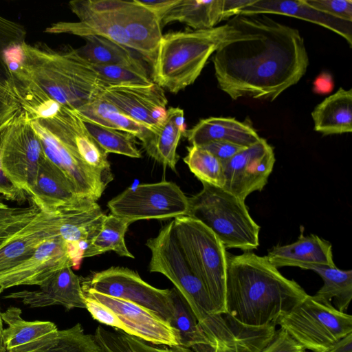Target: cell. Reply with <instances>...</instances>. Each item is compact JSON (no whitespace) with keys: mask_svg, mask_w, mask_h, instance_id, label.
Returning <instances> with one entry per match:
<instances>
[{"mask_svg":"<svg viewBox=\"0 0 352 352\" xmlns=\"http://www.w3.org/2000/svg\"><path fill=\"white\" fill-rule=\"evenodd\" d=\"M131 223L112 214L106 215L102 228L82 252V258L113 251L121 256L134 258L125 242Z\"/></svg>","mask_w":352,"mask_h":352,"instance_id":"34","label":"cell"},{"mask_svg":"<svg viewBox=\"0 0 352 352\" xmlns=\"http://www.w3.org/2000/svg\"><path fill=\"white\" fill-rule=\"evenodd\" d=\"M177 0H137V1L153 12L161 21L166 12L177 2Z\"/></svg>","mask_w":352,"mask_h":352,"instance_id":"47","label":"cell"},{"mask_svg":"<svg viewBox=\"0 0 352 352\" xmlns=\"http://www.w3.org/2000/svg\"><path fill=\"white\" fill-rule=\"evenodd\" d=\"M73 263L67 244L59 236L43 242L28 259L0 274V288L40 286L53 274Z\"/></svg>","mask_w":352,"mask_h":352,"instance_id":"17","label":"cell"},{"mask_svg":"<svg viewBox=\"0 0 352 352\" xmlns=\"http://www.w3.org/2000/svg\"><path fill=\"white\" fill-rule=\"evenodd\" d=\"M90 65L100 80L109 87L122 85L149 86L155 83L146 68L123 65Z\"/></svg>","mask_w":352,"mask_h":352,"instance_id":"39","label":"cell"},{"mask_svg":"<svg viewBox=\"0 0 352 352\" xmlns=\"http://www.w3.org/2000/svg\"><path fill=\"white\" fill-rule=\"evenodd\" d=\"M200 327L209 343L192 346L195 352H261L276 331L243 324L226 313L212 314Z\"/></svg>","mask_w":352,"mask_h":352,"instance_id":"14","label":"cell"},{"mask_svg":"<svg viewBox=\"0 0 352 352\" xmlns=\"http://www.w3.org/2000/svg\"><path fill=\"white\" fill-rule=\"evenodd\" d=\"M9 207L8 205L6 204L4 202L1 201V198L0 197V209H6Z\"/></svg>","mask_w":352,"mask_h":352,"instance_id":"50","label":"cell"},{"mask_svg":"<svg viewBox=\"0 0 352 352\" xmlns=\"http://www.w3.org/2000/svg\"><path fill=\"white\" fill-rule=\"evenodd\" d=\"M303 346L280 327L261 352H304Z\"/></svg>","mask_w":352,"mask_h":352,"instance_id":"43","label":"cell"},{"mask_svg":"<svg viewBox=\"0 0 352 352\" xmlns=\"http://www.w3.org/2000/svg\"><path fill=\"white\" fill-rule=\"evenodd\" d=\"M3 130L0 131V142ZM27 195L24 191L16 188L9 180L3 172L0 164V197L21 204L28 199Z\"/></svg>","mask_w":352,"mask_h":352,"instance_id":"45","label":"cell"},{"mask_svg":"<svg viewBox=\"0 0 352 352\" xmlns=\"http://www.w3.org/2000/svg\"><path fill=\"white\" fill-rule=\"evenodd\" d=\"M175 234L195 274L203 283L215 314L225 313L228 252L217 235L188 216L174 219Z\"/></svg>","mask_w":352,"mask_h":352,"instance_id":"7","label":"cell"},{"mask_svg":"<svg viewBox=\"0 0 352 352\" xmlns=\"http://www.w3.org/2000/svg\"><path fill=\"white\" fill-rule=\"evenodd\" d=\"M29 120L46 157L63 173L80 197L97 201L114 176L108 154L77 113L52 102L38 118Z\"/></svg>","mask_w":352,"mask_h":352,"instance_id":"3","label":"cell"},{"mask_svg":"<svg viewBox=\"0 0 352 352\" xmlns=\"http://www.w3.org/2000/svg\"><path fill=\"white\" fill-rule=\"evenodd\" d=\"M315 131L323 135L352 131V89L342 87L327 97L311 112Z\"/></svg>","mask_w":352,"mask_h":352,"instance_id":"27","label":"cell"},{"mask_svg":"<svg viewBox=\"0 0 352 352\" xmlns=\"http://www.w3.org/2000/svg\"><path fill=\"white\" fill-rule=\"evenodd\" d=\"M334 80L332 75L327 72L318 74L313 82V91L319 95H326L332 92Z\"/></svg>","mask_w":352,"mask_h":352,"instance_id":"46","label":"cell"},{"mask_svg":"<svg viewBox=\"0 0 352 352\" xmlns=\"http://www.w3.org/2000/svg\"><path fill=\"white\" fill-rule=\"evenodd\" d=\"M4 61L10 84L19 102L50 99L71 110L100 97L109 87L77 49L56 50L25 41L8 49Z\"/></svg>","mask_w":352,"mask_h":352,"instance_id":"2","label":"cell"},{"mask_svg":"<svg viewBox=\"0 0 352 352\" xmlns=\"http://www.w3.org/2000/svg\"><path fill=\"white\" fill-rule=\"evenodd\" d=\"M88 132L108 154L116 153L132 158H140L141 152L134 136L126 132L104 126L89 120L82 119Z\"/></svg>","mask_w":352,"mask_h":352,"instance_id":"37","label":"cell"},{"mask_svg":"<svg viewBox=\"0 0 352 352\" xmlns=\"http://www.w3.org/2000/svg\"><path fill=\"white\" fill-rule=\"evenodd\" d=\"M307 295L265 256L251 251L239 255L228 252L225 313L237 322L250 327L276 325Z\"/></svg>","mask_w":352,"mask_h":352,"instance_id":"4","label":"cell"},{"mask_svg":"<svg viewBox=\"0 0 352 352\" xmlns=\"http://www.w3.org/2000/svg\"><path fill=\"white\" fill-rule=\"evenodd\" d=\"M75 111L81 119L131 134L141 141L144 148L154 135L155 131L151 129L126 116L100 96Z\"/></svg>","mask_w":352,"mask_h":352,"instance_id":"28","label":"cell"},{"mask_svg":"<svg viewBox=\"0 0 352 352\" xmlns=\"http://www.w3.org/2000/svg\"><path fill=\"white\" fill-rule=\"evenodd\" d=\"M276 14L311 22L339 34L351 47V23L321 12L307 5L305 0H254L239 12V14Z\"/></svg>","mask_w":352,"mask_h":352,"instance_id":"24","label":"cell"},{"mask_svg":"<svg viewBox=\"0 0 352 352\" xmlns=\"http://www.w3.org/2000/svg\"><path fill=\"white\" fill-rule=\"evenodd\" d=\"M186 129L184 110L179 107L167 109L164 121L155 131L149 144L144 148L147 154L164 168L175 170L179 156L177 148Z\"/></svg>","mask_w":352,"mask_h":352,"instance_id":"26","label":"cell"},{"mask_svg":"<svg viewBox=\"0 0 352 352\" xmlns=\"http://www.w3.org/2000/svg\"><path fill=\"white\" fill-rule=\"evenodd\" d=\"M184 162L190 170L201 181L223 188L224 174L222 162L206 149L198 146L187 147Z\"/></svg>","mask_w":352,"mask_h":352,"instance_id":"38","label":"cell"},{"mask_svg":"<svg viewBox=\"0 0 352 352\" xmlns=\"http://www.w3.org/2000/svg\"><path fill=\"white\" fill-rule=\"evenodd\" d=\"M102 352H195L181 345L158 346L124 333L98 325L94 335Z\"/></svg>","mask_w":352,"mask_h":352,"instance_id":"35","label":"cell"},{"mask_svg":"<svg viewBox=\"0 0 352 352\" xmlns=\"http://www.w3.org/2000/svg\"><path fill=\"white\" fill-rule=\"evenodd\" d=\"M5 298L20 299L31 308L63 305L67 309H85V297L80 278L71 265L60 270L37 289L21 290L8 294Z\"/></svg>","mask_w":352,"mask_h":352,"instance_id":"21","label":"cell"},{"mask_svg":"<svg viewBox=\"0 0 352 352\" xmlns=\"http://www.w3.org/2000/svg\"><path fill=\"white\" fill-rule=\"evenodd\" d=\"M107 206L111 214L132 223L186 216L188 197L175 182L161 181L127 188L111 199Z\"/></svg>","mask_w":352,"mask_h":352,"instance_id":"11","label":"cell"},{"mask_svg":"<svg viewBox=\"0 0 352 352\" xmlns=\"http://www.w3.org/2000/svg\"><path fill=\"white\" fill-rule=\"evenodd\" d=\"M45 158L41 141L23 111L2 132L1 169L16 188L29 196Z\"/></svg>","mask_w":352,"mask_h":352,"instance_id":"12","label":"cell"},{"mask_svg":"<svg viewBox=\"0 0 352 352\" xmlns=\"http://www.w3.org/2000/svg\"><path fill=\"white\" fill-rule=\"evenodd\" d=\"M309 270L316 272L322 279L323 285L313 296L326 304L333 300L335 308L344 312L352 299V271L342 270L336 266H313Z\"/></svg>","mask_w":352,"mask_h":352,"instance_id":"33","label":"cell"},{"mask_svg":"<svg viewBox=\"0 0 352 352\" xmlns=\"http://www.w3.org/2000/svg\"><path fill=\"white\" fill-rule=\"evenodd\" d=\"M7 352H102L94 335L85 333L82 325L43 336Z\"/></svg>","mask_w":352,"mask_h":352,"instance_id":"29","label":"cell"},{"mask_svg":"<svg viewBox=\"0 0 352 352\" xmlns=\"http://www.w3.org/2000/svg\"><path fill=\"white\" fill-rule=\"evenodd\" d=\"M201 147L210 152L222 162L230 160L236 153L246 148L225 141L210 142L201 146Z\"/></svg>","mask_w":352,"mask_h":352,"instance_id":"44","label":"cell"},{"mask_svg":"<svg viewBox=\"0 0 352 352\" xmlns=\"http://www.w3.org/2000/svg\"><path fill=\"white\" fill-rule=\"evenodd\" d=\"M202 185L199 192L188 198L186 216L210 229L226 250L256 249L260 226L250 216L245 201L223 188L206 183Z\"/></svg>","mask_w":352,"mask_h":352,"instance_id":"6","label":"cell"},{"mask_svg":"<svg viewBox=\"0 0 352 352\" xmlns=\"http://www.w3.org/2000/svg\"><path fill=\"white\" fill-rule=\"evenodd\" d=\"M81 285L82 288L135 302L153 311L168 322L173 318V289L155 287L127 267H111L95 272L89 280L81 281Z\"/></svg>","mask_w":352,"mask_h":352,"instance_id":"13","label":"cell"},{"mask_svg":"<svg viewBox=\"0 0 352 352\" xmlns=\"http://www.w3.org/2000/svg\"><path fill=\"white\" fill-rule=\"evenodd\" d=\"M29 197L40 211L46 213L91 200L80 197L63 173L46 156L38 168Z\"/></svg>","mask_w":352,"mask_h":352,"instance_id":"22","label":"cell"},{"mask_svg":"<svg viewBox=\"0 0 352 352\" xmlns=\"http://www.w3.org/2000/svg\"><path fill=\"white\" fill-rule=\"evenodd\" d=\"M184 135L192 146H201L213 141H225L249 147L261 139L247 122L234 118L210 117L201 119Z\"/></svg>","mask_w":352,"mask_h":352,"instance_id":"25","label":"cell"},{"mask_svg":"<svg viewBox=\"0 0 352 352\" xmlns=\"http://www.w3.org/2000/svg\"><path fill=\"white\" fill-rule=\"evenodd\" d=\"M223 0H177L161 19L162 27L179 22L194 30L215 28L223 19Z\"/></svg>","mask_w":352,"mask_h":352,"instance_id":"30","label":"cell"},{"mask_svg":"<svg viewBox=\"0 0 352 352\" xmlns=\"http://www.w3.org/2000/svg\"><path fill=\"white\" fill-rule=\"evenodd\" d=\"M23 111L12 89L0 84V131L6 129Z\"/></svg>","mask_w":352,"mask_h":352,"instance_id":"41","label":"cell"},{"mask_svg":"<svg viewBox=\"0 0 352 352\" xmlns=\"http://www.w3.org/2000/svg\"><path fill=\"white\" fill-rule=\"evenodd\" d=\"M100 97L154 131L166 115L168 100L164 89L156 83L149 86H111L106 88Z\"/></svg>","mask_w":352,"mask_h":352,"instance_id":"18","label":"cell"},{"mask_svg":"<svg viewBox=\"0 0 352 352\" xmlns=\"http://www.w3.org/2000/svg\"><path fill=\"white\" fill-rule=\"evenodd\" d=\"M84 38L85 45L77 51L90 64L146 68L135 55V51L128 47L101 36H89Z\"/></svg>","mask_w":352,"mask_h":352,"instance_id":"31","label":"cell"},{"mask_svg":"<svg viewBox=\"0 0 352 352\" xmlns=\"http://www.w3.org/2000/svg\"><path fill=\"white\" fill-rule=\"evenodd\" d=\"M265 256L276 268L290 266L309 270L318 265L336 266L331 244L316 234L305 236L301 233L294 243L274 246Z\"/></svg>","mask_w":352,"mask_h":352,"instance_id":"23","label":"cell"},{"mask_svg":"<svg viewBox=\"0 0 352 352\" xmlns=\"http://www.w3.org/2000/svg\"><path fill=\"white\" fill-rule=\"evenodd\" d=\"M65 209L54 213L39 211L23 228L0 246V274L30 257L45 241L58 236Z\"/></svg>","mask_w":352,"mask_h":352,"instance_id":"20","label":"cell"},{"mask_svg":"<svg viewBox=\"0 0 352 352\" xmlns=\"http://www.w3.org/2000/svg\"><path fill=\"white\" fill-rule=\"evenodd\" d=\"M26 34L23 25L0 14V84L10 86L9 74L3 60L5 50L25 41Z\"/></svg>","mask_w":352,"mask_h":352,"instance_id":"40","label":"cell"},{"mask_svg":"<svg viewBox=\"0 0 352 352\" xmlns=\"http://www.w3.org/2000/svg\"><path fill=\"white\" fill-rule=\"evenodd\" d=\"M85 309L102 324L155 345H179L177 331L160 315L129 300L82 288Z\"/></svg>","mask_w":352,"mask_h":352,"instance_id":"8","label":"cell"},{"mask_svg":"<svg viewBox=\"0 0 352 352\" xmlns=\"http://www.w3.org/2000/svg\"><path fill=\"white\" fill-rule=\"evenodd\" d=\"M273 148L261 138L230 160L223 162V188L245 201L254 191H261L267 183L275 164Z\"/></svg>","mask_w":352,"mask_h":352,"instance_id":"15","label":"cell"},{"mask_svg":"<svg viewBox=\"0 0 352 352\" xmlns=\"http://www.w3.org/2000/svg\"><path fill=\"white\" fill-rule=\"evenodd\" d=\"M69 7L79 21L52 23L45 30V32L70 34L82 38L101 36L135 51L134 45L123 28L109 12L98 7L94 0L72 1Z\"/></svg>","mask_w":352,"mask_h":352,"instance_id":"19","label":"cell"},{"mask_svg":"<svg viewBox=\"0 0 352 352\" xmlns=\"http://www.w3.org/2000/svg\"><path fill=\"white\" fill-rule=\"evenodd\" d=\"M305 349L326 352L352 333V316L307 295L276 322Z\"/></svg>","mask_w":352,"mask_h":352,"instance_id":"10","label":"cell"},{"mask_svg":"<svg viewBox=\"0 0 352 352\" xmlns=\"http://www.w3.org/2000/svg\"><path fill=\"white\" fill-rule=\"evenodd\" d=\"M228 23L237 32L212 63L219 89L232 100L274 101L306 73L309 57L297 29L264 14H238Z\"/></svg>","mask_w":352,"mask_h":352,"instance_id":"1","label":"cell"},{"mask_svg":"<svg viewBox=\"0 0 352 352\" xmlns=\"http://www.w3.org/2000/svg\"><path fill=\"white\" fill-rule=\"evenodd\" d=\"M123 28L135 51L153 67L163 36L157 16L137 0H94Z\"/></svg>","mask_w":352,"mask_h":352,"instance_id":"16","label":"cell"},{"mask_svg":"<svg viewBox=\"0 0 352 352\" xmlns=\"http://www.w3.org/2000/svg\"><path fill=\"white\" fill-rule=\"evenodd\" d=\"M173 292L174 310L170 323L178 333L179 345L191 349L195 344H208L207 337L188 303L175 288Z\"/></svg>","mask_w":352,"mask_h":352,"instance_id":"36","label":"cell"},{"mask_svg":"<svg viewBox=\"0 0 352 352\" xmlns=\"http://www.w3.org/2000/svg\"><path fill=\"white\" fill-rule=\"evenodd\" d=\"M146 245L151 253L149 271L160 273L172 282L199 325L215 314L203 283L193 272L179 243L173 220L163 226L155 237L149 239Z\"/></svg>","mask_w":352,"mask_h":352,"instance_id":"9","label":"cell"},{"mask_svg":"<svg viewBox=\"0 0 352 352\" xmlns=\"http://www.w3.org/2000/svg\"><path fill=\"white\" fill-rule=\"evenodd\" d=\"M326 352H352V333L336 342Z\"/></svg>","mask_w":352,"mask_h":352,"instance_id":"48","label":"cell"},{"mask_svg":"<svg viewBox=\"0 0 352 352\" xmlns=\"http://www.w3.org/2000/svg\"><path fill=\"white\" fill-rule=\"evenodd\" d=\"M3 292V290L2 289L0 288V294ZM1 311H0V352H6L4 346H3V341H2V332H3V320H2V318H1Z\"/></svg>","mask_w":352,"mask_h":352,"instance_id":"49","label":"cell"},{"mask_svg":"<svg viewBox=\"0 0 352 352\" xmlns=\"http://www.w3.org/2000/svg\"><path fill=\"white\" fill-rule=\"evenodd\" d=\"M237 30L228 22L208 30H187L163 34L152 67V79L177 94L193 84L208 58Z\"/></svg>","mask_w":352,"mask_h":352,"instance_id":"5","label":"cell"},{"mask_svg":"<svg viewBox=\"0 0 352 352\" xmlns=\"http://www.w3.org/2000/svg\"><path fill=\"white\" fill-rule=\"evenodd\" d=\"M21 314V309L16 307H10L1 314L2 320L8 324L2 332L3 344L6 352L58 330L52 322L26 321Z\"/></svg>","mask_w":352,"mask_h":352,"instance_id":"32","label":"cell"},{"mask_svg":"<svg viewBox=\"0 0 352 352\" xmlns=\"http://www.w3.org/2000/svg\"><path fill=\"white\" fill-rule=\"evenodd\" d=\"M311 8L334 18L352 23L351 0H305Z\"/></svg>","mask_w":352,"mask_h":352,"instance_id":"42","label":"cell"}]
</instances>
